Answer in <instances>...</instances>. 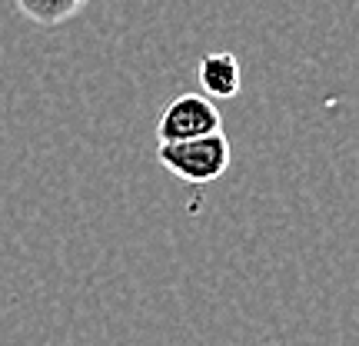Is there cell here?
Segmentation results:
<instances>
[{
  "label": "cell",
  "instance_id": "cell-4",
  "mask_svg": "<svg viewBox=\"0 0 359 346\" xmlns=\"http://www.w3.org/2000/svg\"><path fill=\"white\" fill-rule=\"evenodd\" d=\"M17 11L37 27H60L87 4V0H13Z\"/></svg>",
  "mask_w": 359,
  "mask_h": 346
},
{
  "label": "cell",
  "instance_id": "cell-1",
  "mask_svg": "<svg viewBox=\"0 0 359 346\" xmlns=\"http://www.w3.org/2000/svg\"><path fill=\"white\" fill-rule=\"evenodd\" d=\"M230 140L223 130L203 133V137H190V140H173L156 147V160L160 167L170 170L177 180L193 183V187H206L219 180L230 170Z\"/></svg>",
  "mask_w": 359,
  "mask_h": 346
},
{
  "label": "cell",
  "instance_id": "cell-3",
  "mask_svg": "<svg viewBox=\"0 0 359 346\" xmlns=\"http://www.w3.org/2000/svg\"><path fill=\"white\" fill-rule=\"evenodd\" d=\"M196 77L200 87L206 90V97H217V100H230L240 93L243 74H240V60L230 51H217L206 53L203 60L196 64Z\"/></svg>",
  "mask_w": 359,
  "mask_h": 346
},
{
  "label": "cell",
  "instance_id": "cell-2",
  "mask_svg": "<svg viewBox=\"0 0 359 346\" xmlns=\"http://www.w3.org/2000/svg\"><path fill=\"white\" fill-rule=\"evenodd\" d=\"M223 130V117H219L213 97L206 93H180L163 107L160 124H156V137L160 143L173 140H190V137H203Z\"/></svg>",
  "mask_w": 359,
  "mask_h": 346
}]
</instances>
